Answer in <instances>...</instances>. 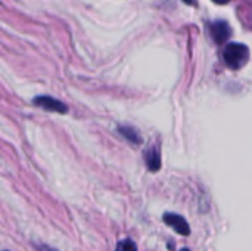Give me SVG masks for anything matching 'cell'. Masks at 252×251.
Instances as JSON below:
<instances>
[{"mask_svg": "<svg viewBox=\"0 0 252 251\" xmlns=\"http://www.w3.org/2000/svg\"><path fill=\"white\" fill-rule=\"evenodd\" d=\"M224 62L232 70H239L247 65L250 59V49L242 43H229L223 52Z\"/></svg>", "mask_w": 252, "mask_h": 251, "instance_id": "obj_1", "label": "cell"}, {"mask_svg": "<svg viewBox=\"0 0 252 251\" xmlns=\"http://www.w3.org/2000/svg\"><path fill=\"white\" fill-rule=\"evenodd\" d=\"M210 33L211 37L214 38L216 43H224L229 40L230 34H232V28L226 21H214L210 27Z\"/></svg>", "mask_w": 252, "mask_h": 251, "instance_id": "obj_2", "label": "cell"}, {"mask_svg": "<svg viewBox=\"0 0 252 251\" xmlns=\"http://www.w3.org/2000/svg\"><path fill=\"white\" fill-rule=\"evenodd\" d=\"M34 105L46 109V111H52V112H59V114H65L68 109L65 107V104H62L61 101L52 98V96H38L34 99Z\"/></svg>", "mask_w": 252, "mask_h": 251, "instance_id": "obj_3", "label": "cell"}, {"mask_svg": "<svg viewBox=\"0 0 252 251\" xmlns=\"http://www.w3.org/2000/svg\"><path fill=\"white\" fill-rule=\"evenodd\" d=\"M164 222H165V225L171 226V228H173L179 235H185V237H188V235L190 234V228H189L188 222H186L182 216H179V215H174V213H165V215H164Z\"/></svg>", "mask_w": 252, "mask_h": 251, "instance_id": "obj_4", "label": "cell"}, {"mask_svg": "<svg viewBox=\"0 0 252 251\" xmlns=\"http://www.w3.org/2000/svg\"><path fill=\"white\" fill-rule=\"evenodd\" d=\"M145 160H146V164H148V167H149L151 172L159 170V167H161V158H159V151L157 148H151L149 151H146Z\"/></svg>", "mask_w": 252, "mask_h": 251, "instance_id": "obj_5", "label": "cell"}, {"mask_svg": "<svg viewBox=\"0 0 252 251\" xmlns=\"http://www.w3.org/2000/svg\"><path fill=\"white\" fill-rule=\"evenodd\" d=\"M120 133H121L124 138H127L130 142H134V143H139V142H140V138H139V135L136 133V130H133V129H130V127H120Z\"/></svg>", "mask_w": 252, "mask_h": 251, "instance_id": "obj_6", "label": "cell"}, {"mask_svg": "<svg viewBox=\"0 0 252 251\" xmlns=\"http://www.w3.org/2000/svg\"><path fill=\"white\" fill-rule=\"evenodd\" d=\"M115 251H137V247L131 240H124V241L118 243Z\"/></svg>", "mask_w": 252, "mask_h": 251, "instance_id": "obj_7", "label": "cell"}, {"mask_svg": "<svg viewBox=\"0 0 252 251\" xmlns=\"http://www.w3.org/2000/svg\"><path fill=\"white\" fill-rule=\"evenodd\" d=\"M214 3H219V4H226L227 1H230V0H213Z\"/></svg>", "mask_w": 252, "mask_h": 251, "instance_id": "obj_8", "label": "cell"}, {"mask_svg": "<svg viewBox=\"0 0 252 251\" xmlns=\"http://www.w3.org/2000/svg\"><path fill=\"white\" fill-rule=\"evenodd\" d=\"M40 251H55V250H52V249H47V247H43V249H40Z\"/></svg>", "mask_w": 252, "mask_h": 251, "instance_id": "obj_9", "label": "cell"}, {"mask_svg": "<svg viewBox=\"0 0 252 251\" xmlns=\"http://www.w3.org/2000/svg\"><path fill=\"white\" fill-rule=\"evenodd\" d=\"M186 1H188V3H193L195 0H186Z\"/></svg>", "mask_w": 252, "mask_h": 251, "instance_id": "obj_10", "label": "cell"}, {"mask_svg": "<svg viewBox=\"0 0 252 251\" xmlns=\"http://www.w3.org/2000/svg\"><path fill=\"white\" fill-rule=\"evenodd\" d=\"M182 251H189V250H188V249H183V250H182Z\"/></svg>", "mask_w": 252, "mask_h": 251, "instance_id": "obj_11", "label": "cell"}]
</instances>
